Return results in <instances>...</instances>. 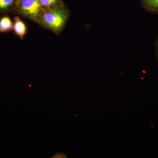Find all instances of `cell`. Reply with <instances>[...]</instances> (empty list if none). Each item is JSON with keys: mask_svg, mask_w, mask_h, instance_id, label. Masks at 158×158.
Segmentation results:
<instances>
[{"mask_svg": "<svg viewBox=\"0 0 158 158\" xmlns=\"http://www.w3.org/2000/svg\"><path fill=\"white\" fill-rule=\"evenodd\" d=\"M14 19L13 30L14 33L20 39L23 40L27 34V26L19 16H15Z\"/></svg>", "mask_w": 158, "mask_h": 158, "instance_id": "obj_3", "label": "cell"}, {"mask_svg": "<svg viewBox=\"0 0 158 158\" xmlns=\"http://www.w3.org/2000/svg\"><path fill=\"white\" fill-rule=\"evenodd\" d=\"M70 11L65 6L43 9L38 23L59 34L62 32L70 16Z\"/></svg>", "mask_w": 158, "mask_h": 158, "instance_id": "obj_1", "label": "cell"}, {"mask_svg": "<svg viewBox=\"0 0 158 158\" xmlns=\"http://www.w3.org/2000/svg\"><path fill=\"white\" fill-rule=\"evenodd\" d=\"M40 2L44 9L55 6H65L62 0H40Z\"/></svg>", "mask_w": 158, "mask_h": 158, "instance_id": "obj_7", "label": "cell"}, {"mask_svg": "<svg viewBox=\"0 0 158 158\" xmlns=\"http://www.w3.org/2000/svg\"><path fill=\"white\" fill-rule=\"evenodd\" d=\"M13 29V24L8 15H4L0 18V33L10 32Z\"/></svg>", "mask_w": 158, "mask_h": 158, "instance_id": "obj_5", "label": "cell"}, {"mask_svg": "<svg viewBox=\"0 0 158 158\" xmlns=\"http://www.w3.org/2000/svg\"><path fill=\"white\" fill-rule=\"evenodd\" d=\"M155 51L156 56L158 62V37L156 40L155 43Z\"/></svg>", "mask_w": 158, "mask_h": 158, "instance_id": "obj_8", "label": "cell"}, {"mask_svg": "<svg viewBox=\"0 0 158 158\" xmlns=\"http://www.w3.org/2000/svg\"><path fill=\"white\" fill-rule=\"evenodd\" d=\"M43 9L40 0H17L11 12L38 23Z\"/></svg>", "mask_w": 158, "mask_h": 158, "instance_id": "obj_2", "label": "cell"}, {"mask_svg": "<svg viewBox=\"0 0 158 158\" xmlns=\"http://www.w3.org/2000/svg\"><path fill=\"white\" fill-rule=\"evenodd\" d=\"M144 10L151 14L158 15V0H139Z\"/></svg>", "mask_w": 158, "mask_h": 158, "instance_id": "obj_4", "label": "cell"}, {"mask_svg": "<svg viewBox=\"0 0 158 158\" xmlns=\"http://www.w3.org/2000/svg\"><path fill=\"white\" fill-rule=\"evenodd\" d=\"M17 0H0V13L6 14L11 12Z\"/></svg>", "mask_w": 158, "mask_h": 158, "instance_id": "obj_6", "label": "cell"}]
</instances>
